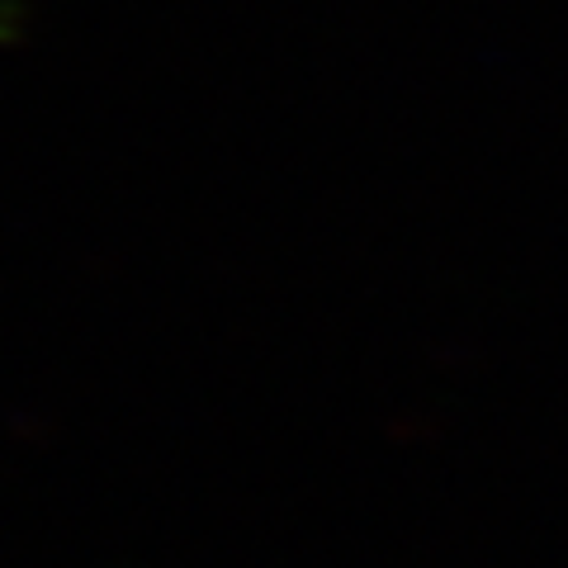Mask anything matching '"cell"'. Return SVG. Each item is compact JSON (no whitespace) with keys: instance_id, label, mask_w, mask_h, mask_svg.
I'll list each match as a JSON object with an SVG mask.
<instances>
[]
</instances>
